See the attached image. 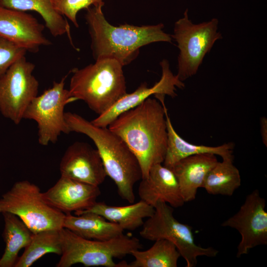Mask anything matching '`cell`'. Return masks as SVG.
<instances>
[{
    "label": "cell",
    "mask_w": 267,
    "mask_h": 267,
    "mask_svg": "<svg viewBox=\"0 0 267 267\" xmlns=\"http://www.w3.org/2000/svg\"><path fill=\"white\" fill-rule=\"evenodd\" d=\"M164 101L149 97L120 114L108 129L120 136L138 160L142 178L164 162L168 144Z\"/></svg>",
    "instance_id": "cell-1"
},
{
    "label": "cell",
    "mask_w": 267,
    "mask_h": 267,
    "mask_svg": "<svg viewBox=\"0 0 267 267\" xmlns=\"http://www.w3.org/2000/svg\"><path fill=\"white\" fill-rule=\"evenodd\" d=\"M102 7L90 6L85 16L95 61L113 59L124 66L136 58L141 47L153 43H171V35L164 31L163 24L115 26L107 21Z\"/></svg>",
    "instance_id": "cell-2"
},
{
    "label": "cell",
    "mask_w": 267,
    "mask_h": 267,
    "mask_svg": "<svg viewBox=\"0 0 267 267\" xmlns=\"http://www.w3.org/2000/svg\"><path fill=\"white\" fill-rule=\"evenodd\" d=\"M65 119L71 132L84 134L93 141L118 194L133 203L134 186L142 179V174L138 160L125 141L108 128L95 126L75 113L65 112Z\"/></svg>",
    "instance_id": "cell-3"
},
{
    "label": "cell",
    "mask_w": 267,
    "mask_h": 267,
    "mask_svg": "<svg viewBox=\"0 0 267 267\" xmlns=\"http://www.w3.org/2000/svg\"><path fill=\"white\" fill-rule=\"evenodd\" d=\"M123 67L118 61L105 58L73 69L68 89L71 96L102 114L127 93Z\"/></svg>",
    "instance_id": "cell-4"
},
{
    "label": "cell",
    "mask_w": 267,
    "mask_h": 267,
    "mask_svg": "<svg viewBox=\"0 0 267 267\" xmlns=\"http://www.w3.org/2000/svg\"><path fill=\"white\" fill-rule=\"evenodd\" d=\"M62 253L57 267H70L77 264L85 267H128L125 261L116 263L135 250L141 249L139 240L131 235L122 234L113 239L99 241L84 238L70 230H60Z\"/></svg>",
    "instance_id": "cell-5"
},
{
    "label": "cell",
    "mask_w": 267,
    "mask_h": 267,
    "mask_svg": "<svg viewBox=\"0 0 267 267\" xmlns=\"http://www.w3.org/2000/svg\"><path fill=\"white\" fill-rule=\"evenodd\" d=\"M19 217L35 233L63 228L66 214L48 204L38 186L24 180L14 183L0 199V213Z\"/></svg>",
    "instance_id": "cell-6"
},
{
    "label": "cell",
    "mask_w": 267,
    "mask_h": 267,
    "mask_svg": "<svg viewBox=\"0 0 267 267\" xmlns=\"http://www.w3.org/2000/svg\"><path fill=\"white\" fill-rule=\"evenodd\" d=\"M219 20H211L194 24L188 18L186 9L183 16L174 25L171 37L179 50L178 57V78L182 82L195 75L203 59L215 42L222 38L218 31Z\"/></svg>",
    "instance_id": "cell-7"
},
{
    "label": "cell",
    "mask_w": 267,
    "mask_h": 267,
    "mask_svg": "<svg viewBox=\"0 0 267 267\" xmlns=\"http://www.w3.org/2000/svg\"><path fill=\"white\" fill-rule=\"evenodd\" d=\"M154 208V213L144 222L139 231L142 238L153 241L164 239L172 242L185 260L186 267H195L199 256L215 257L218 255L216 249L202 247L195 243L192 227L174 217L173 207L158 202Z\"/></svg>",
    "instance_id": "cell-8"
},
{
    "label": "cell",
    "mask_w": 267,
    "mask_h": 267,
    "mask_svg": "<svg viewBox=\"0 0 267 267\" xmlns=\"http://www.w3.org/2000/svg\"><path fill=\"white\" fill-rule=\"evenodd\" d=\"M67 75L35 97L25 110L23 119L35 121L38 126V142L43 146L54 143L61 134L71 133L65 119V106L77 101L65 88Z\"/></svg>",
    "instance_id": "cell-9"
},
{
    "label": "cell",
    "mask_w": 267,
    "mask_h": 267,
    "mask_svg": "<svg viewBox=\"0 0 267 267\" xmlns=\"http://www.w3.org/2000/svg\"><path fill=\"white\" fill-rule=\"evenodd\" d=\"M35 65L22 56L0 77V112L18 125L28 105L38 95L39 83L33 72Z\"/></svg>",
    "instance_id": "cell-10"
},
{
    "label": "cell",
    "mask_w": 267,
    "mask_h": 267,
    "mask_svg": "<svg viewBox=\"0 0 267 267\" xmlns=\"http://www.w3.org/2000/svg\"><path fill=\"white\" fill-rule=\"evenodd\" d=\"M266 200L255 189L246 197L239 211L222 224L236 229L241 235L236 257L247 254L253 248L267 245Z\"/></svg>",
    "instance_id": "cell-11"
},
{
    "label": "cell",
    "mask_w": 267,
    "mask_h": 267,
    "mask_svg": "<svg viewBox=\"0 0 267 267\" xmlns=\"http://www.w3.org/2000/svg\"><path fill=\"white\" fill-rule=\"evenodd\" d=\"M160 64L162 76L158 82L150 88L146 82L141 83L134 92L127 93L109 109L99 115L91 122L98 127H107L120 114L136 106L151 95H153L155 97L167 95L172 98L175 97L177 95V88L183 89L185 87L184 84L176 75L173 74L167 59L162 60Z\"/></svg>",
    "instance_id": "cell-12"
},
{
    "label": "cell",
    "mask_w": 267,
    "mask_h": 267,
    "mask_svg": "<svg viewBox=\"0 0 267 267\" xmlns=\"http://www.w3.org/2000/svg\"><path fill=\"white\" fill-rule=\"evenodd\" d=\"M44 27L25 11L0 6V36L27 51L36 53L52 44L44 34Z\"/></svg>",
    "instance_id": "cell-13"
},
{
    "label": "cell",
    "mask_w": 267,
    "mask_h": 267,
    "mask_svg": "<svg viewBox=\"0 0 267 267\" xmlns=\"http://www.w3.org/2000/svg\"><path fill=\"white\" fill-rule=\"evenodd\" d=\"M61 176L99 186L107 174L97 149L83 141H76L65 150L60 162Z\"/></svg>",
    "instance_id": "cell-14"
},
{
    "label": "cell",
    "mask_w": 267,
    "mask_h": 267,
    "mask_svg": "<svg viewBox=\"0 0 267 267\" xmlns=\"http://www.w3.org/2000/svg\"><path fill=\"white\" fill-rule=\"evenodd\" d=\"M99 186L61 176L46 191L42 192L44 201L65 214L88 209L100 195Z\"/></svg>",
    "instance_id": "cell-15"
},
{
    "label": "cell",
    "mask_w": 267,
    "mask_h": 267,
    "mask_svg": "<svg viewBox=\"0 0 267 267\" xmlns=\"http://www.w3.org/2000/svg\"><path fill=\"white\" fill-rule=\"evenodd\" d=\"M140 180L138 189L140 199L154 208L158 202L173 208L181 207L185 203L174 173L162 163L153 165L147 176Z\"/></svg>",
    "instance_id": "cell-16"
},
{
    "label": "cell",
    "mask_w": 267,
    "mask_h": 267,
    "mask_svg": "<svg viewBox=\"0 0 267 267\" xmlns=\"http://www.w3.org/2000/svg\"><path fill=\"white\" fill-rule=\"evenodd\" d=\"M218 162L216 155L202 153L181 159L173 166L171 169L185 202L195 199L198 189L202 187L208 174Z\"/></svg>",
    "instance_id": "cell-17"
},
{
    "label": "cell",
    "mask_w": 267,
    "mask_h": 267,
    "mask_svg": "<svg viewBox=\"0 0 267 267\" xmlns=\"http://www.w3.org/2000/svg\"><path fill=\"white\" fill-rule=\"evenodd\" d=\"M168 133V144L164 166L171 169L178 161L192 155L212 153L219 155L222 159H234L232 154L234 145L232 142H228L220 146H209L195 145L188 142L180 137L174 129L167 109L165 111Z\"/></svg>",
    "instance_id": "cell-18"
},
{
    "label": "cell",
    "mask_w": 267,
    "mask_h": 267,
    "mask_svg": "<svg viewBox=\"0 0 267 267\" xmlns=\"http://www.w3.org/2000/svg\"><path fill=\"white\" fill-rule=\"evenodd\" d=\"M63 227L84 238L99 241L117 237L123 234L124 231L118 224L91 212L66 214Z\"/></svg>",
    "instance_id": "cell-19"
},
{
    "label": "cell",
    "mask_w": 267,
    "mask_h": 267,
    "mask_svg": "<svg viewBox=\"0 0 267 267\" xmlns=\"http://www.w3.org/2000/svg\"><path fill=\"white\" fill-rule=\"evenodd\" d=\"M154 211L153 207L140 200L137 203L124 206L109 205L104 202L96 201L88 209L74 213H95L118 224L124 230L134 231L142 226L144 219L151 217Z\"/></svg>",
    "instance_id": "cell-20"
},
{
    "label": "cell",
    "mask_w": 267,
    "mask_h": 267,
    "mask_svg": "<svg viewBox=\"0 0 267 267\" xmlns=\"http://www.w3.org/2000/svg\"><path fill=\"white\" fill-rule=\"evenodd\" d=\"M1 214L4 223L2 237L5 245L0 258V267H14L20 250L29 244L33 233L15 215L10 213Z\"/></svg>",
    "instance_id": "cell-21"
},
{
    "label": "cell",
    "mask_w": 267,
    "mask_h": 267,
    "mask_svg": "<svg viewBox=\"0 0 267 267\" xmlns=\"http://www.w3.org/2000/svg\"><path fill=\"white\" fill-rule=\"evenodd\" d=\"M0 6L22 11H34L43 18L45 27L54 37L67 34L72 44L67 20L53 8L51 0H0Z\"/></svg>",
    "instance_id": "cell-22"
},
{
    "label": "cell",
    "mask_w": 267,
    "mask_h": 267,
    "mask_svg": "<svg viewBox=\"0 0 267 267\" xmlns=\"http://www.w3.org/2000/svg\"><path fill=\"white\" fill-rule=\"evenodd\" d=\"M233 159H222L218 162L208 174L202 187L212 195L231 196L241 183L238 169Z\"/></svg>",
    "instance_id": "cell-23"
},
{
    "label": "cell",
    "mask_w": 267,
    "mask_h": 267,
    "mask_svg": "<svg viewBox=\"0 0 267 267\" xmlns=\"http://www.w3.org/2000/svg\"><path fill=\"white\" fill-rule=\"evenodd\" d=\"M130 255L134 260L128 267H177L180 254L171 241L161 239L154 241L148 249L133 250Z\"/></svg>",
    "instance_id": "cell-24"
},
{
    "label": "cell",
    "mask_w": 267,
    "mask_h": 267,
    "mask_svg": "<svg viewBox=\"0 0 267 267\" xmlns=\"http://www.w3.org/2000/svg\"><path fill=\"white\" fill-rule=\"evenodd\" d=\"M60 230H46L33 233L31 241L25 248L22 255L18 257L14 267H30L48 253L61 255Z\"/></svg>",
    "instance_id": "cell-25"
},
{
    "label": "cell",
    "mask_w": 267,
    "mask_h": 267,
    "mask_svg": "<svg viewBox=\"0 0 267 267\" xmlns=\"http://www.w3.org/2000/svg\"><path fill=\"white\" fill-rule=\"evenodd\" d=\"M54 9L79 27L77 15L79 11L90 6H103V0H51Z\"/></svg>",
    "instance_id": "cell-26"
},
{
    "label": "cell",
    "mask_w": 267,
    "mask_h": 267,
    "mask_svg": "<svg viewBox=\"0 0 267 267\" xmlns=\"http://www.w3.org/2000/svg\"><path fill=\"white\" fill-rule=\"evenodd\" d=\"M27 50L0 36V77Z\"/></svg>",
    "instance_id": "cell-27"
},
{
    "label": "cell",
    "mask_w": 267,
    "mask_h": 267,
    "mask_svg": "<svg viewBox=\"0 0 267 267\" xmlns=\"http://www.w3.org/2000/svg\"><path fill=\"white\" fill-rule=\"evenodd\" d=\"M260 130L262 139L264 144L267 146V119L262 117L260 119Z\"/></svg>",
    "instance_id": "cell-28"
}]
</instances>
